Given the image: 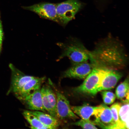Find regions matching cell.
Wrapping results in <instances>:
<instances>
[{"instance_id": "obj_1", "label": "cell", "mask_w": 129, "mask_h": 129, "mask_svg": "<svg viewBox=\"0 0 129 129\" xmlns=\"http://www.w3.org/2000/svg\"><path fill=\"white\" fill-rule=\"evenodd\" d=\"M124 46L110 35L97 43L90 53L89 60L94 67L112 69L124 65L127 56Z\"/></svg>"}, {"instance_id": "obj_2", "label": "cell", "mask_w": 129, "mask_h": 129, "mask_svg": "<svg viewBox=\"0 0 129 129\" xmlns=\"http://www.w3.org/2000/svg\"><path fill=\"white\" fill-rule=\"evenodd\" d=\"M58 46L62 50L59 59L69 58L73 64L87 61L90 58V51L76 38H72L66 43H59Z\"/></svg>"}, {"instance_id": "obj_3", "label": "cell", "mask_w": 129, "mask_h": 129, "mask_svg": "<svg viewBox=\"0 0 129 129\" xmlns=\"http://www.w3.org/2000/svg\"><path fill=\"white\" fill-rule=\"evenodd\" d=\"M109 69L95 67L82 84L75 89L76 92L90 95H95L101 81Z\"/></svg>"}, {"instance_id": "obj_4", "label": "cell", "mask_w": 129, "mask_h": 129, "mask_svg": "<svg viewBox=\"0 0 129 129\" xmlns=\"http://www.w3.org/2000/svg\"><path fill=\"white\" fill-rule=\"evenodd\" d=\"M56 4L58 23L64 26L74 18L83 6L78 0H67Z\"/></svg>"}, {"instance_id": "obj_5", "label": "cell", "mask_w": 129, "mask_h": 129, "mask_svg": "<svg viewBox=\"0 0 129 129\" xmlns=\"http://www.w3.org/2000/svg\"><path fill=\"white\" fill-rule=\"evenodd\" d=\"M53 86L56 96V112L58 119L61 121L67 119L75 120L78 119V117L72 111L68 100Z\"/></svg>"}, {"instance_id": "obj_6", "label": "cell", "mask_w": 129, "mask_h": 129, "mask_svg": "<svg viewBox=\"0 0 129 129\" xmlns=\"http://www.w3.org/2000/svg\"><path fill=\"white\" fill-rule=\"evenodd\" d=\"M22 8L35 13L42 18L58 23L56 4L43 2Z\"/></svg>"}, {"instance_id": "obj_7", "label": "cell", "mask_w": 129, "mask_h": 129, "mask_svg": "<svg viewBox=\"0 0 129 129\" xmlns=\"http://www.w3.org/2000/svg\"><path fill=\"white\" fill-rule=\"evenodd\" d=\"M53 89L51 86L47 84L43 85L41 88L42 100L43 107L46 112L53 117L58 119L56 112V94Z\"/></svg>"}, {"instance_id": "obj_8", "label": "cell", "mask_w": 129, "mask_h": 129, "mask_svg": "<svg viewBox=\"0 0 129 129\" xmlns=\"http://www.w3.org/2000/svg\"><path fill=\"white\" fill-rule=\"evenodd\" d=\"M9 67L11 71V84L7 94L11 93L14 94L21 89L25 84L35 77L25 75L12 64H10Z\"/></svg>"}, {"instance_id": "obj_9", "label": "cell", "mask_w": 129, "mask_h": 129, "mask_svg": "<svg viewBox=\"0 0 129 129\" xmlns=\"http://www.w3.org/2000/svg\"><path fill=\"white\" fill-rule=\"evenodd\" d=\"M94 67L93 64L87 61L73 64L71 67L64 72L62 77L84 79L92 71Z\"/></svg>"}, {"instance_id": "obj_10", "label": "cell", "mask_w": 129, "mask_h": 129, "mask_svg": "<svg viewBox=\"0 0 129 129\" xmlns=\"http://www.w3.org/2000/svg\"><path fill=\"white\" fill-rule=\"evenodd\" d=\"M103 105V108L95 116L96 119L93 123L102 128L117 129L110 108L104 104Z\"/></svg>"}, {"instance_id": "obj_11", "label": "cell", "mask_w": 129, "mask_h": 129, "mask_svg": "<svg viewBox=\"0 0 129 129\" xmlns=\"http://www.w3.org/2000/svg\"><path fill=\"white\" fill-rule=\"evenodd\" d=\"M46 77H35L25 84L20 91L15 93L16 97L22 102L29 95L41 88Z\"/></svg>"}, {"instance_id": "obj_12", "label": "cell", "mask_w": 129, "mask_h": 129, "mask_svg": "<svg viewBox=\"0 0 129 129\" xmlns=\"http://www.w3.org/2000/svg\"><path fill=\"white\" fill-rule=\"evenodd\" d=\"M22 102L29 109L46 112L43 104L41 88L27 96Z\"/></svg>"}, {"instance_id": "obj_13", "label": "cell", "mask_w": 129, "mask_h": 129, "mask_svg": "<svg viewBox=\"0 0 129 129\" xmlns=\"http://www.w3.org/2000/svg\"><path fill=\"white\" fill-rule=\"evenodd\" d=\"M122 76V74L117 71L109 69L101 81L98 92L113 88Z\"/></svg>"}, {"instance_id": "obj_14", "label": "cell", "mask_w": 129, "mask_h": 129, "mask_svg": "<svg viewBox=\"0 0 129 129\" xmlns=\"http://www.w3.org/2000/svg\"><path fill=\"white\" fill-rule=\"evenodd\" d=\"M71 109L73 112L77 114L81 119L90 120V117L92 115H96L102 109L103 104L97 106H91L88 105L81 106H72Z\"/></svg>"}, {"instance_id": "obj_15", "label": "cell", "mask_w": 129, "mask_h": 129, "mask_svg": "<svg viewBox=\"0 0 129 129\" xmlns=\"http://www.w3.org/2000/svg\"><path fill=\"white\" fill-rule=\"evenodd\" d=\"M36 116L43 125L49 129L57 128L60 125L61 121L45 112L38 111H30Z\"/></svg>"}, {"instance_id": "obj_16", "label": "cell", "mask_w": 129, "mask_h": 129, "mask_svg": "<svg viewBox=\"0 0 129 129\" xmlns=\"http://www.w3.org/2000/svg\"><path fill=\"white\" fill-rule=\"evenodd\" d=\"M22 115L30 125L31 129H49L43 125L37 117L32 114L30 111L25 110L22 113Z\"/></svg>"}, {"instance_id": "obj_17", "label": "cell", "mask_w": 129, "mask_h": 129, "mask_svg": "<svg viewBox=\"0 0 129 129\" xmlns=\"http://www.w3.org/2000/svg\"><path fill=\"white\" fill-rule=\"evenodd\" d=\"M124 103L121 106L119 113V120L125 129L129 128V104L128 102Z\"/></svg>"}, {"instance_id": "obj_18", "label": "cell", "mask_w": 129, "mask_h": 129, "mask_svg": "<svg viewBox=\"0 0 129 129\" xmlns=\"http://www.w3.org/2000/svg\"><path fill=\"white\" fill-rule=\"evenodd\" d=\"M116 94L119 99H122L125 98L129 99L128 78L126 79L124 81L118 86L116 90Z\"/></svg>"}, {"instance_id": "obj_19", "label": "cell", "mask_w": 129, "mask_h": 129, "mask_svg": "<svg viewBox=\"0 0 129 129\" xmlns=\"http://www.w3.org/2000/svg\"><path fill=\"white\" fill-rule=\"evenodd\" d=\"M121 106L119 103H116L111 106L110 109L114 121L116 124L117 128L125 129V127L119 120V113Z\"/></svg>"}, {"instance_id": "obj_20", "label": "cell", "mask_w": 129, "mask_h": 129, "mask_svg": "<svg viewBox=\"0 0 129 129\" xmlns=\"http://www.w3.org/2000/svg\"><path fill=\"white\" fill-rule=\"evenodd\" d=\"M72 124L73 125L81 127L83 129L98 128L93 122L90 120H87L81 119Z\"/></svg>"}, {"instance_id": "obj_21", "label": "cell", "mask_w": 129, "mask_h": 129, "mask_svg": "<svg viewBox=\"0 0 129 129\" xmlns=\"http://www.w3.org/2000/svg\"><path fill=\"white\" fill-rule=\"evenodd\" d=\"M4 37L2 24L0 19V55H1L2 49L3 42Z\"/></svg>"}, {"instance_id": "obj_22", "label": "cell", "mask_w": 129, "mask_h": 129, "mask_svg": "<svg viewBox=\"0 0 129 129\" xmlns=\"http://www.w3.org/2000/svg\"><path fill=\"white\" fill-rule=\"evenodd\" d=\"M101 94L105 95L108 97L112 100L114 101L115 100L116 98L115 95L111 92L104 91L101 92Z\"/></svg>"}, {"instance_id": "obj_23", "label": "cell", "mask_w": 129, "mask_h": 129, "mask_svg": "<svg viewBox=\"0 0 129 129\" xmlns=\"http://www.w3.org/2000/svg\"><path fill=\"white\" fill-rule=\"evenodd\" d=\"M103 101L104 103L106 104H112L114 102L112 100L109 98L105 95L104 94H102Z\"/></svg>"}]
</instances>
